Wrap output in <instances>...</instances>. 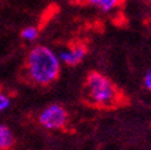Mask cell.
<instances>
[{"label": "cell", "instance_id": "cell-1", "mask_svg": "<svg viewBox=\"0 0 151 150\" xmlns=\"http://www.w3.org/2000/svg\"><path fill=\"white\" fill-rule=\"evenodd\" d=\"M83 99L86 105L104 110L116 109L129 102L125 92L114 82L97 71L86 74L83 85Z\"/></svg>", "mask_w": 151, "mask_h": 150}, {"label": "cell", "instance_id": "cell-2", "mask_svg": "<svg viewBox=\"0 0 151 150\" xmlns=\"http://www.w3.org/2000/svg\"><path fill=\"white\" fill-rule=\"evenodd\" d=\"M61 61L50 48L37 45L27 54L23 65V77L30 84L48 87L60 76Z\"/></svg>", "mask_w": 151, "mask_h": 150}, {"label": "cell", "instance_id": "cell-3", "mask_svg": "<svg viewBox=\"0 0 151 150\" xmlns=\"http://www.w3.org/2000/svg\"><path fill=\"white\" fill-rule=\"evenodd\" d=\"M39 123L47 130L65 131L70 123V114L64 106L52 103L40 112Z\"/></svg>", "mask_w": 151, "mask_h": 150}, {"label": "cell", "instance_id": "cell-4", "mask_svg": "<svg viewBox=\"0 0 151 150\" xmlns=\"http://www.w3.org/2000/svg\"><path fill=\"white\" fill-rule=\"evenodd\" d=\"M88 53V47L83 42H73L60 52L59 59L67 66H76L81 64Z\"/></svg>", "mask_w": 151, "mask_h": 150}, {"label": "cell", "instance_id": "cell-5", "mask_svg": "<svg viewBox=\"0 0 151 150\" xmlns=\"http://www.w3.org/2000/svg\"><path fill=\"white\" fill-rule=\"evenodd\" d=\"M85 3L102 12H110L124 5L125 0H85Z\"/></svg>", "mask_w": 151, "mask_h": 150}, {"label": "cell", "instance_id": "cell-6", "mask_svg": "<svg viewBox=\"0 0 151 150\" xmlns=\"http://www.w3.org/2000/svg\"><path fill=\"white\" fill-rule=\"evenodd\" d=\"M16 139L11 128L0 124V150H11L14 146Z\"/></svg>", "mask_w": 151, "mask_h": 150}, {"label": "cell", "instance_id": "cell-7", "mask_svg": "<svg viewBox=\"0 0 151 150\" xmlns=\"http://www.w3.org/2000/svg\"><path fill=\"white\" fill-rule=\"evenodd\" d=\"M22 39L25 41H35L37 37H39V28L36 27H27L22 30L21 32Z\"/></svg>", "mask_w": 151, "mask_h": 150}, {"label": "cell", "instance_id": "cell-8", "mask_svg": "<svg viewBox=\"0 0 151 150\" xmlns=\"http://www.w3.org/2000/svg\"><path fill=\"white\" fill-rule=\"evenodd\" d=\"M10 105H11V96L3 88H0V112L7 109Z\"/></svg>", "mask_w": 151, "mask_h": 150}, {"label": "cell", "instance_id": "cell-9", "mask_svg": "<svg viewBox=\"0 0 151 150\" xmlns=\"http://www.w3.org/2000/svg\"><path fill=\"white\" fill-rule=\"evenodd\" d=\"M144 87L151 91V67L147 70V72L145 73V76H144Z\"/></svg>", "mask_w": 151, "mask_h": 150}]
</instances>
